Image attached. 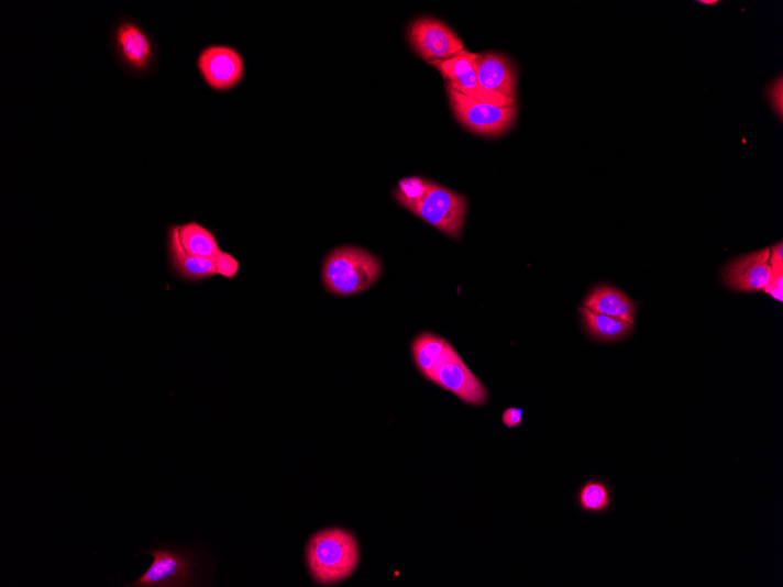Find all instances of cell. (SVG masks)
Returning <instances> with one entry per match:
<instances>
[{
    "label": "cell",
    "instance_id": "obj_1",
    "mask_svg": "<svg viewBox=\"0 0 783 587\" xmlns=\"http://www.w3.org/2000/svg\"><path fill=\"white\" fill-rule=\"evenodd\" d=\"M306 562L316 584H340L349 579L360 566L359 541L351 531L343 528L319 530L307 544Z\"/></svg>",
    "mask_w": 783,
    "mask_h": 587
},
{
    "label": "cell",
    "instance_id": "obj_4",
    "mask_svg": "<svg viewBox=\"0 0 783 587\" xmlns=\"http://www.w3.org/2000/svg\"><path fill=\"white\" fill-rule=\"evenodd\" d=\"M467 207L465 196L431 182L424 199L411 212L444 235L459 240L465 225Z\"/></svg>",
    "mask_w": 783,
    "mask_h": 587
},
{
    "label": "cell",
    "instance_id": "obj_10",
    "mask_svg": "<svg viewBox=\"0 0 783 587\" xmlns=\"http://www.w3.org/2000/svg\"><path fill=\"white\" fill-rule=\"evenodd\" d=\"M120 62L136 74H144L154 63V47L148 33L132 21L120 22L113 33Z\"/></svg>",
    "mask_w": 783,
    "mask_h": 587
},
{
    "label": "cell",
    "instance_id": "obj_12",
    "mask_svg": "<svg viewBox=\"0 0 783 587\" xmlns=\"http://www.w3.org/2000/svg\"><path fill=\"white\" fill-rule=\"evenodd\" d=\"M167 253L169 268L177 278L200 281L218 276L213 259L192 257L187 254L180 240L179 225H168Z\"/></svg>",
    "mask_w": 783,
    "mask_h": 587
},
{
    "label": "cell",
    "instance_id": "obj_21",
    "mask_svg": "<svg viewBox=\"0 0 783 587\" xmlns=\"http://www.w3.org/2000/svg\"><path fill=\"white\" fill-rule=\"evenodd\" d=\"M763 291L780 302L783 300V269H772L771 280Z\"/></svg>",
    "mask_w": 783,
    "mask_h": 587
},
{
    "label": "cell",
    "instance_id": "obj_6",
    "mask_svg": "<svg viewBox=\"0 0 783 587\" xmlns=\"http://www.w3.org/2000/svg\"><path fill=\"white\" fill-rule=\"evenodd\" d=\"M407 37L417 55L429 63L451 59L465 49L457 34L435 18H419L409 25Z\"/></svg>",
    "mask_w": 783,
    "mask_h": 587
},
{
    "label": "cell",
    "instance_id": "obj_15",
    "mask_svg": "<svg viewBox=\"0 0 783 587\" xmlns=\"http://www.w3.org/2000/svg\"><path fill=\"white\" fill-rule=\"evenodd\" d=\"M582 322L595 341L602 343H615L626 340L631 332L633 325L622 322V320L604 315L585 309H580Z\"/></svg>",
    "mask_w": 783,
    "mask_h": 587
},
{
    "label": "cell",
    "instance_id": "obj_2",
    "mask_svg": "<svg viewBox=\"0 0 783 587\" xmlns=\"http://www.w3.org/2000/svg\"><path fill=\"white\" fill-rule=\"evenodd\" d=\"M383 269L382 261L364 248L342 246L326 258L322 279L330 294L345 297L371 288L381 278Z\"/></svg>",
    "mask_w": 783,
    "mask_h": 587
},
{
    "label": "cell",
    "instance_id": "obj_17",
    "mask_svg": "<svg viewBox=\"0 0 783 587\" xmlns=\"http://www.w3.org/2000/svg\"><path fill=\"white\" fill-rule=\"evenodd\" d=\"M450 343L433 333L418 335L412 344L415 363L421 375L430 381L432 373Z\"/></svg>",
    "mask_w": 783,
    "mask_h": 587
},
{
    "label": "cell",
    "instance_id": "obj_5",
    "mask_svg": "<svg viewBox=\"0 0 783 587\" xmlns=\"http://www.w3.org/2000/svg\"><path fill=\"white\" fill-rule=\"evenodd\" d=\"M153 557L147 572L137 580L128 584L130 587H185L195 584L194 556L188 551L158 546L146 551Z\"/></svg>",
    "mask_w": 783,
    "mask_h": 587
},
{
    "label": "cell",
    "instance_id": "obj_22",
    "mask_svg": "<svg viewBox=\"0 0 783 587\" xmlns=\"http://www.w3.org/2000/svg\"><path fill=\"white\" fill-rule=\"evenodd\" d=\"M523 411L521 408L510 407L503 416V422L508 429H515L522 423Z\"/></svg>",
    "mask_w": 783,
    "mask_h": 587
},
{
    "label": "cell",
    "instance_id": "obj_9",
    "mask_svg": "<svg viewBox=\"0 0 783 587\" xmlns=\"http://www.w3.org/2000/svg\"><path fill=\"white\" fill-rule=\"evenodd\" d=\"M198 67L206 84L213 91H229L244 77L245 66L241 53L230 46L211 45L199 56Z\"/></svg>",
    "mask_w": 783,
    "mask_h": 587
},
{
    "label": "cell",
    "instance_id": "obj_18",
    "mask_svg": "<svg viewBox=\"0 0 783 587\" xmlns=\"http://www.w3.org/2000/svg\"><path fill=\"white\" fill-rule=\"evenodd\" d=\"M578 505L587 512L607 511L611 505V490L607 484L591 481L578 491Z\"/></svg>",
    "mask_w": 783,
    "mask_h": 587
},
{
    "label": "cell",
    "instance_id": "obj_16",
    "mask_svg": "<svg viewBox=\"0 0 783 587\" xmlns=\"http://www.w3.org/2000/svg\"><path fill=\"white\" fill-rule=\"evenodd\" d=\"M183 246L192 257L216 258L222 251L216 234L196 221L179 225Z\"/></svg>",
    "mask_w": 783,
    "mask_h": 587
},
{
    "label": "cell",
    "instance_id": "obj_8",
    "mask_svg": "<svg viewBox=\"0 0 783 587\" xmlns=\"http://www.w3.org/2000/svg\"><path fill=\"white\" fill-rule=\"evenodd\" d=\"M476 57V53L464 49L451 59L430 64H432L442 77L449 81V85L455 88L461 95L490 104L503 107L515 106V100L487 91L479 85L474 69Z\"/></svg>",
    "mask_w": 783,
    "mask_h": 587
},
{
    "label": "cell",
    "instance_id": "obj_20",
    "mask_svg": "<svg viewBox=\"0 0 783 587\" xmlns=\"http://www.w3.org/2000/svg\"><path fill=\"white\" fill-rule=\"evenodd\" d=\"M218 276L227 279H235L240 272V262L231 254L221 252L213 258Z\"/></svg>",
    "mask_w": 783,
    "mask_h": 587
},
{
    "label": "cell",
    "instance_id": "obj_14",
    "mask_svg": "<svg viewBox=\"0 0 783 587\" xmlns=\"http://www.w3.org/2000/svg\"><path fill=\"white\" fill-rule=\"evenodd\" d=\"M583 307L596 313L609 315L631 325L635 323L636 304L621 291L600 286L587 296Z\"/></svg>",
    "mask_w": 783,
    "mask_h": 587
},
{
    "label": "cell",
    "instance_id": "obj_3",
    "mask_svg": "<svg viewBox=\"0 0 783 587\" xmlns=\"http://www.w3.org/2000/svg\"><path fill=\"white\" fill-rule=\"evenodd\" d=\"M448 95L456 120L472 133L498 136L506 133L518 114L516 106L503 107L461 95L448 84Z\"/></svg>",
    "mask_w": 783,
    "mask_h": 587
},
{
    "label": "cell",
    "instance_id": "obj_11",
    "mask_svg": "<svg viewBox=\"0 0 783 587\" xmlns=\"http://www.w3.org/2000/svg\"><path fill=\"white\" fill-rule=\"evenodd\" d=\"M771 248L740 257L729 263L723 277L726 286L740 292L763 291L772 277Z\"/></svg>",
    "mask_w": 783,
    "mask_h": 587
},
{
    "label": "cell",
    "instance_id": "obj_13",
    "mask_svg": "<svg viewBox=\"0 0 783 587\" xmlns=\"http://www.w3.org/2000/svg\"><path fill=\"white\" fill-rule=\"evenodd\" d=\"M474 69L485 90L515 100L516 76L508 58L498 53H483L477 55Z\"/></svg>",
    "mask_w": 783,
    "mask_h": 587
},
{
    "label": "cell",
    "instance_id": "obj_7",
    "mask_svg": "<svg viewBox=\"0 0 783 587\" xmlns=\"http://www.w3.org/2000/svg\"><path fill=\"white\" fill-rule=\"evenodd\" d=\"M431 383L452 391L459 399L479 407L488 401V391L479 381L457 352L450 344L435 366Z\"/></svg>",
    "mask_w": 783,
    "mask_h": 587
},
{
    "label": "cell",
    "instance_id": "obj_19",
    "mask_svg": "<svg viewBox=\"0 0 783 587\" xmlns=\"http://www.w3.org/2000/svg\"><path fill=\"white\" fill-rule=\"evenodd\" d=\"M430 186L431 181L422 180L420 177H407L399 181L395 199L406 210L411 211L424 199Z\"/></svg>",
    "mask_w": 783,
    "mask_h": 587
}]
</instances>
